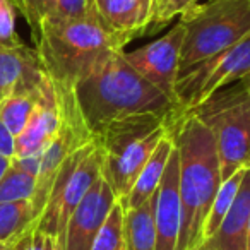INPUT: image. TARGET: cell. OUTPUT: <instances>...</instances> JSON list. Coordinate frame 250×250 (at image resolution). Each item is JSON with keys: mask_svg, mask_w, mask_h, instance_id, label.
Here are the masks:
<instances>
[{"mask_svg": "<svg viewBox=\"0 0 250 250\" xmlns=\"http://www.w3.org/2000/svg\"><path fill=\"white\" fill-rule=\"evenodd\" d=\"M245 81H247V84H249V91H250V76H247Z\"/></svg>", "mask_w": 250, "mask_h": 250, "instance_id": "cell-34", "label": "cell"}, {"mask_svg": "<svg viewBox=\"0 0 250 250\" xmlns=\"http://www.w3.org/2000/svg\"><path fill=\"white\" fill-rule=\"evenodd\" d=\"M178 151V188L182 201V228L177 250H195L202 242V228L209 208L221 187L214 137L195 115L185 113L173 124Z\"/></svg>", "mask_w": 250, "mask_h": 250, "instance_id": "cell-1", "label": "cell"}, {"mask_svg": "<svg viewBox=\"0 0 250 250\" xmlns=\"http://www.w3.org/2000/svg\"><path fill=\"white\" fill-rule=\"evenodd\" d=\"M154 226H156V250H177L182 228L177 146L168 160L160 187L154 192Z\"/></svg>", "mask_w": 250, "mask_h": 250, "instance_id": "cell-11", "label": "cell"}, {"mask_svg": "<svg viewBox=\"0 0 250 250\" xmlns=\"http://www.w3.org/2000/svg\"><path fill=\"white\" fill-rule=\"evenodd\" d=\"M101 173L103 154L94 141L70 153L60 165L46 204L35 225V229L53 236L57 250H63L67 223Z\"/></svg>", "mask_w": 250, "mask_h": 250, "instance_id": "cell-7", "label": "cell"}, {"mask_svg": "<svg viewBox=\"0 0 250 250\" xmlns=\"http://www.w3.org/2000/svg\"><path fill=\"white\" fill-rule=\"evenodd\" d=\"M247 76H250V35L180 72L175 84L177 118L192 111L219 89Z\"/></svg>", "mask_w": 250, "mask_h": 250, "instance_id": "cell-8", "label": "cell"}, {"mask_svg": "<svg viewBox=\"0 0 250 250\" xmlns=\"http://www.w3.org/2000/svg\"><path fill=\"white\" fill-rule=\"evenodd\" d=\"M185 26L180 72L250 35V0H209L180 16ZM180 76V74H178Z\"/></svg>", "mask_w": 250, "mask_h": 250, "instance_id": "cell-6", "label": "cell"}, {"mask_svg": "<svg viewBox=\"0 0 250 250\" xmlns=\"http://www.w3.org/2000/svg\"><path fill=\"white\" fill-rule=\"evenodd\" d=\"M199 0H156L154 2V12L151 28H163L177 16H182L190 7H194Z\"/></svg>", "mask_w": 250, "mask_h": 250, "instance_id": "cell-24", "label": "cell"}, {"mask_svg": "<svg viewBox=\"0 0 250 250\" xmlns=\"http://www.w3.org/2000/svg\"><path fill=\"white\" fill-rule=\"evenodd\" d=\"M36 53L53 84L76 87L103 60L122 52L127 40L113 35L96 12L70 21H46L35 38Z\"/></svg>", "mask_w": 250, "mask_h": 250, "instance_id": "cell-3", "label": "cell"}, {"mask_svg": "<svg viewBox=\"0 0 250 250\" xmlns=\"http://www.w3.org/2000/svg\"><path fill=\"white\" fill-rule=\"evenodd\" d=\"M247 168H242L236 173H233L228 180H225L219 187L218 194H216L214 201H212L211 208H209L208 218L204 221V228H202V242H204L208 236H211L212 233L218 229V226L221 225V221L225 219L226 212L229 211L233 201L236 197V192L240 188V184L243 180V175H245ZM201 242V243H202Z\"/></svg>", "mask_w": 250, "mask_h": 250, "instance_id": "cell-20", "label": "cell"}, {"mask_svg": "<svg viewBox=\"0 0 250 250\" xmlns=\"http://www.w3.org/2000/svg\"><path fill=\"white\" fill-rule=\"evenodd\" d=\"M250 219V167L245 170L243 180L236 192L229 211L211 236L195 250H245L247 228Z\"/></svg>", "mask_w": 250, "mask_h": 250, "instance_id": "cell-15", "label": "cell"}, {"mask_svg": "<svg viewBox=\"0 0 250 250\" xmlns=\"http://www.w3.org/2000/svg\"><path fill=\"white\" fill-rule=\"evenodd\" d=\"M0 154L9 160L16 156V136L0 122Z\"/></svg>", "mask_w": 250, "mask_h": 250, "instance_id": "cell-29", "label": "cell"}, {"mask_svg": "<svg viewBox=\"0 0 250 250\" xmlns=\"http://www.w3.org/2000/svg\"><path fill=\"white\" fill-rule=\"evenodd\" d=\"M9 167H11V160L0 154V178L4 177V173L7 171V168H9Z\"/></svg>", "mask_w": 250, "mask_h": 250, "instance_id": "cell-30", "label": "cell"}, {"mask_svg": "<svg viewBox=\"0 0 250 250\" xmlns=\"http://www.w3.org/2000/svg\"><path fill=\"white\" fill-rule=\"evenodd\" d=\"M60 127V110L53 84L48 76L38 87V101L28 125L16 137V156L43 153Z\"/></svg>", "mask_w": 250, "mask_h": 250, "instance_id": "cell-12", "label": "cell"}, {"mask_svg": "<svg viewBox=\"0 0 250 250\" xmlns=\"http://www.w3.org/2000/svg\"><path fill=\"white\" fill-rule=\"evenodd\" d=\"M124 250H156L154 195L137 208L124 209Z\"/></svg>", "mask_w": 250, "mask_h": 250, "instance_id": "cell-17", "label": "cell"}, {"mask_svg": "<svg viewBox=\"0 0 250 250\" xmlns=\"http://www.w3.org/2000/svg\"><path fill=\"white\" fill-rule=\"evenodd\" d=\"M11 165L19 168L21 171L38 178L40 167H42V153L38 154H28V156H14L11 160Z\"/></svg>", "mask_w": 250, "mask_h": 250, "instance_id": "cell-28", "label": "cell"}, {"mask_svg": "<svg viewBox=\"0 0 250 250\" xmlns=\"http://www.w3.org/2000/svg\"><path fill=\"white\" fill-rule=\"evenodd\" d=\"M245 250H250V219H249V228H247V245Z\"/></svg>", "mask_w": 250, "mask_h": 250, "instance_id": "cell-32", "label": "cell"}, {"mask_svg": "<svg viewBox=\"0 0 250 250\" xmlns=\"http://www.w3.org/2000/svg\"><path fill=\"white\" fill-rule=\"evenodd\" d=\"M7 2L26 19L31 28L33 40L38 36L43 24L52 19L57 7V0H7Z\"/></svg>", "mask_w": 250, "mask_h": 250, "instance_id": "cell-23", "label": "cell"}, {"mask_svg": "<svg viewBox=\"0 0 250 250\" xmlns=\"http://www.w3.org/2000/svg\"><path fill=\"white\" fill-rule=\"evenodd\" d=\"M36 219L31 201L0 202V243H16L35 229Z\"/></svg>", "mask_w": 250, "mask_h": 250, "instance_id": "cell-18", "label": "cell"}, {"mask_svg": "<svg viewBox=\"0 0 250 250\" xmlns=\"http://www.w3.org/2000/svg\"><path fill=\"white\" fill-rule=\"evenodd\" d=\"M188 113L214 137L223 182L250 167V91L245 79L219 89Z\"/></svg>", "mask_w": 250, "mask_h": 250, "instance_id": "cell-5", "label": "cell"}, {"mask_svg": "<svg viewBox=\"0 0 250 250\" xmlns=\"http://www.w3.org/2000/svg\"><path fill=\"white\" fill-rule=\"evenodd\" d=\"M117 201L118 197L101 173L67 223L63 250H91L98 231Z\"/></svg>", "mask_w": 250, "mask_h": 250, "instance_id": "cell-10", "label": "cell"}, {"mask_svg": "<svg viewBox=\"0 0 250 250\" xmlns=\"http://www.w3.org/2000/svg\"><path fill=\"white\" fill-rule=\"evenodd\" d=\"M22 45L16 31V11L7 0H0V46L14 48Z\"/></svg>", "mask_w": 250, "mask_h": 250, "instance_id": "cell-25", "label": "cell"}, {"mask_svg": "<svg viewBox=\"0 0 250 250\" xmlns=\"http://www.w3.org/2000/svg\"><path fill=\"white\" fill-rule=\"evenodd\" d=\"M14 250H57V243L48 233L31 229L14 243Z\"/></svg>", "mask_w": 250, "mask_h": 250, "instance_id": "cell-27", "label": "cell"}, {"mask_svg": "<svg viewBox=\"0 0 250 250\" xmlns=\"http://www.w3.org/2000/svg\"><path fill=\"white\" fill-rule=\"evenodd\" d=\"M185 40V26L178 21L170 31L154 40L153 43L124 52V59L129 65L154 86L158 91L168 96L175 103V84L180 74L182 45ZM177 108V106H175Z\"/></svg>", "mask_w": 250, "mask_h": 250, "instance_id": "cell-9", "label": "cell"}, {"mask_svg": "<svg viewBox=\"0 0 250 250\" xmlns=\"http://www.w3.org/2000/svg\"><path fill=\"white\" fill-rule=\"evenodd\" d=\"M36 190V177L21 171L16 167H9L0 178V202L31 201Z\"/></svg>", "mask_w": 250, "mask_h": 250, "instance_id": "cell-21", "label": "cell"}, {"mask_svg": "<svg viewBox=\"0 0 250 250\" xmlns=\"http://www.w3.org/2000/svg\"><path fill=\"white\" fill-rule=\"evenodd\" d=\"M173 149H175V136H173V125H171L168 134L160 141L156 149L153 151L149 160H147L146 165L143 167L141 173L137 175L136 182H134L129 194L125 195V197L118 199L120 204L124 206V209L137 208V206H141L143 202H146L147 199L153 197L154 192L160 187L165 168H167L168 160H170Z\"/></svg>", "mask_w": 250, "mask_h": 250, "instance_id": "cell-16", "label": "cell"}, {"mask_svg": "<svg viewBox=\"0 0 250 250\" xmlns=\"http://www.w3.org/2000/svg\"><path fill=\"white\" fill-rule=\"evenodd\" d=\"M0 250H14V243H0Z\"/></svg>", "mask_w": 250, "mask_h": 250, "instance_id": "cell-31", "label": "cell"}, {"mask_svg": "<svg viewBox=\"0 0 250 250\" xmlns=\"http://www.w3.org/2000/svg\"><path fill=\"white\" fill-rule=\"evenodd\" d=\"M94 14L93 0H57V7L50 21H70Z\"/></svg>", "mask_w": 250, "mask_h": 250, "instance_id": "cell-26", "label": "cell"}, {"mask_svg": "<svg viewBox=\"0 0 250 250\" xmlns=\"http://www.w3.org/2000/svg\"><path fill=\"white\" fill-rule=\"evenodd\" d=\"M36 101H38V89L29 93L7 94L0 103V122L18 137L28 125L35 111Z\"/></svg>", "mask_w": 250, "mask_h": 250, "instance_id": "cell-19", "label": "cell"}, {"mask_svg": "<svg viewBox=\"0 0 250 250\" xmlns=\"http://www.w3.org/2000/svg\"><path fill=\"white\" fill-rule=\"evenodd\" d=\"M91 250H124V208L120 201L111 208Z\"/></svg>", "mask_w": 250, "mask_h": 250, "instance_id": "cell-22", "label": "cell"}, {"mask_svg": "<svg viewBox=\"0 0 250 250\" xmlns=\"http://www.w3.org/2000/svg\"><path fill=\"white\" fill-rule=\"evenodd\" d=\"M175 117L177 113H136L110 122L94 134L103 154V177L118 199L129 194L146 161L175 124Z\"/></svg>", "mask_w": 250, "mask_h": 250, "instance_id": "cell-4", "label": "cell"}, {"mask_svg": "<svg viewBox=\"0 0 250 250\" xmlns=\"http://www.w3.org/2000/svg\"><path fill=\"white\" fill-rule=\"evenodd\" d=\"M5 96H7V94H5V93H4V91L0 89V103H2V100H4V98H5Z\"/></svg>", "mask_w": 250, "mask_h": 250, "instance_id": "cell-33", "label": "cell"}, {"mask_svg": "<svg viewBox=\"0 0 250 250\" xmlns=\"http://www.w3.org/2000/svg\"><path fill=\"white\" fill-rule=\"evenodd\" d=\"M45 76L35 48L26 45L0 46V89L5 94L36 91Z\"/></svg>", "mask_w": 250, "mask_h": 250, "instance_id": "cell-14", "label": "cell"}, {"mask_svg": "<svg viewBox=\"0 0 250 250\" xmlns=\"http://www.w3.org/2000/svg\"><path fill=\"white\" fill-rule=\"evenodd\" d=\"M154 2L156 0H93V9L108 31L130 42L149 29Z\"/></svg>", "mask_w": 250, "mask_h": 250, "instance_id": "cell-13", "label": "cell"}, {"mask_svg": "<svg viewBox=\"0 0 250 250\" xmlns=\"http://www.w3.org/2000/svg\"><path fill=\"white\" fill-rule=\"evenodd\" d=\"M124 52L103 60L74 87L81 115L93 137L106 124L129 115L177 113L173 101L144 81L124 59Z\"/></svg>", "mask_w": 250, "mask_h": 250, "instance_id": "cell-2", "label": "cell"}]
</instances>
